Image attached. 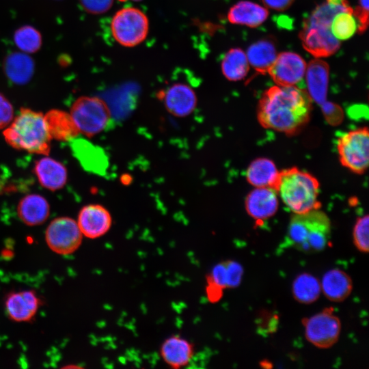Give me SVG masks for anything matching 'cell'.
Wrapping results in <instances>:
<instances>
[{
	"label": "cell",
	"mask_w": 369,
	"mask_h": 369,
	"mask_svg": "<svg viewBox=\"0 0 369 369\" xmlns=\"http://www.w3.org/2000/svg\"><path fill=\"white\" fill-rule=\"evenodd\" d=\"M249 65L256 72L267 73L277 55L276 47L270 40H262L251 44L246 53Z\"/></svg>",
	"instance_id": "d4e9b609"
},
{
	"label": "cell",
	"mask_w": 369,
	"mask_h": 369,
	"mask_svg": "<svg viewBox=\"0 0 369 369\" xmlns=\"http://www.w3.org/2000/svg\"><path fill=\"white\" fill-rule=\"evenodd\" d=\"M288 240L297 249L305 253L323 250L331 236V222L318 209L294 214L288 227Z\"/></svg>",
	"instance_id": "277c9868"
},
{
	"label": "cell",
	"mask_w": 369,
	"mask_h": 369,
	"mask_svg": "<svg viewBox=\"0 0 369 369\" xmlns=\"http://www.w3.org/2000/svg\"><path fill=\"white\" fill-rule=\"evenodd\" d=\"M120 1H128V0H119ZM131 1H142V0H131Z\"/></svg>",
	"instance_id": "8d00e7d4"
},
{
	"label": "cell",
	"mask_w": 369,
	"mask_h": 369,
	"mask_svg": "<svg viewBox=\"0 0 369 369\" xmlns=\"http://www.w3.org/2000/svg\"><path fill=\"white\" fill-rule=\"evenodd\" d=\"M5 75L16 85H25L32 78L35 64L32 58L23 52L9 54L3 62Z\"/></svg>",
	"instance_id": "603a6c76"
},
{
	"label": "cell",
	"mask_w": 369,
	"mask_h": 369,
	"mask_svg": "<svg viewBox=\"0 0 369 369\" xmlns=\"http://www.w3.org/2000/svg\"><path fill=\"white\" fill-rule=\"evenodd\" d=\"M40 305V298L31 290L9 293L5 300V309L9 318L17 323L30 322L33 320Z\"/></svg>",
	"instance_id": "5bb4252c"
},
{
	"label": "cell",
	"mask_w": 369,
	"mask_h": 369,
	"mask_svg": "<svg viewBox=\"0 0 369 369\" xmlns=\"http://www.w3.org/2000/svg\"><path fill=\"white\" fill-rule=\"evenodd\" d=\"M17 214L25 225L39 226L44 223L50 215L49 204L46 198L39 194H28L20 200Z\"/></svg>",
	"instance_id": "44dd1931"
},
{
	"label": "cell",
	"mask_w": 369,
	"mask_h": 369,
	"mask_svg": "<svg viewBox=\"0 0 369 369\" xmlns=\"http://www.w3.org/2000/svg\"><path fill=\"white\" fill-rule=\"evenodd\" d=\"M306 66L299 55L283 52L277 55L267 73L277 85L294 86L304 77Z\"/></svg>",
	"instance_id": "8fae6325"
},
{
	"label": "cell",
	"mask_w": 369,
	"mask_h": 369,
	"mask_svg": "<svg viewBox=\"0 0 369 369\" xmlns=\"http://www.w3.org/2000/svg\"><path fill=\"white\" fill-rule=\"evenodd\" d=\"M264 5L272 10L284 11L287 10L295 0H261Z\"/></svg>",
	"instance_id": "d590c367"
},
{
	"label": "cell",
	"mask_w": 369,
	"mask_h": 369,
	"mask_svg": "<svg viewBox=\"0 0 369 369\" xmlns=\"http://www.w3.org/2000/svg\"><path fill=\"white\" fill-rule=\"evenodd\" d=\"M303 325L306 340L317 348H330L339 340L342 325L331 308L303 319Z\"/></svg>",
	"instance_id": "9c48e42d"
},
{
	"label": "cell",
	"mask_w": 369,
	"mask_h": 369,
	"mask_svg": "<svg viewBox=\"0 0 369 369\" xmlns=\"http://www.w3.org/2000/svg\"><path fill=\"white\" fill-rule=\"evenodd\" d=\"M312 109V98L305 90L294 86H273L262 95L258 119L266 128L293 134L305 125Z\"/></svg>",
	"instance_id": "6da1fadb"
},
{
	"label": "cell",
	"mask_w": 369,
	"mask_h": 369,
	"mask_svg": "<svg viewBox=\"0 0 369 369\" xmlns=\"http://www.w3.org/2000/svg\"><path fill=\"white\" fill-rule=\"evenodd\" d=\"M249 70L246 53L241 49H230L221 61V71L224 77L232 81L244 79Z\"/></svg>",
	"instance_id": "83f0119b"
},
{
	"label": "cell",
	"mask_w": 369,
	"mask_h": 369,
	"mask_svg": "<svg viewBox=\"0 0 369 369\" xmlns=\"http://www.w3.org/2000/svg\"><path fill=\"white\" fill-rule=\"evenodd\" d=\"M368 216L359 217L353 227V241L355 247L361 252L367 254L369 249Z\"/></svg>",
	"instance_id": "4dcf8cb0"
},
{
	"label": "cell",
	"mask_w": 369,
	"mask_h": 369,
	"mask_svg": "<svg viewBox=\"0 0 369 369\" xmlns=\"http://www.w3.org/2000/svg\"><path fill=\"white\" fill-rule=\"evenodd\" d=\"M83 234L77 221L68 217H57L48 225L45 241L54 253L66 256L75 252L81 246Z\"/></svg>",
	"instance_id": "30bf717a"
},
{
	"label": "cell",
	"mask_w": 369,
	"mask_h": 369,
	"mask_svg": "<svg viewBox=\"0 0 369 369\" xmlns=\"http://www.w3.org/2000/svg\"><path fill=\"white\" fill-rule=\"evenodd\" d=\"M357 21L353 13L342 11L337 13L331 23V31L338 40L351 38L357 30Z\"/></svg>",
	"instance_id": "f546056e"
},
{
	"label": "cell",
	"mask_w": 369,
	"mask_h": 369,
	"mask_svg": "<svg viewBox=\"0 0 369 369\" xmlns=\"http://www.w3.org/2000/svg\"><path fill=\"white\" fill-rule=\"evenodd\" d=\"M77 222L83 236L95 239L109 232L112 225V218L105 207L91 204L81 208Z\"/></svg>",
	"instance_id": "4fadbf2b"
},
{
	"label": "cell",
	"mask_w": 369,
	"mask_h": 369,
	"mask_svg": "<svg viewBox=\"0 0 369 369\" xmlns=\"http://www.w3.org/2000/svg\"><path fill=\"white\" fill-rule=\"evenodd\" d=\"M79 133L92 137L105 131L111 122V113L105 101L97 96L77 98L70 113Z\"/></svg>",
	"instance_id": "5b68a950"
},
{
	"label": "cell",
	"mask_w": 369,
	"mask_h": 369,
	"mask_svg": "<svg viewBox=\"0 0 369 369\" xmlns=\"http://www.w3.org/2000/svg\"><path fill=\"white\" fill-rule=\"evenodd\" d=\"M277 208V191L272 187H256L245 200V209L248 215L258 221L273 216Z\"/></svg>",
	"instance_id": "2e32d148"
},
{
	"label": "cell",
	"mask_w": 369,
	"mask_h": 369,
	"mask_svg": "<svg viewBox=\"0 0 369 369\" xmlns=\"http://www.w3.org/2000/svg\"><path fill=\"white\" fill-rule=\"evenodd\" d=\"M68 142L74 156L84 169L99 175L105 174L108 167V159L100 147L77 137Z\"/></svg>",
	"instance_id": "9a60e30c"
},
{
	"label": "cell",
	"mask_w": 369,
	"mask_h": 369,
	"mask_svg": "<svg viewBox=\"0 0 369 369\" xmlns=\"http://www.w3.org/2000/svg\"><path fill=\"white\" fill-rule=\"evenodd\" d=\"M331 21L310 14L299 33L303 48L316 58L332 55L340 46L331 31Z\"/></svg>",
	"instance_id": "52a82bcc"
},
{
	"label": "cell",
	"mask_w": 369,
	"mask_h": 369,
	"mask_svg": "<svg viewBox=\"0 0 369 369\" xmlns=\"http://www.w3.org/2000/svg\"><path fill=\"white\" fill-rule=\"evenodd\" d=\"M274 189L294 214L320 208L318 181L297 167L280 172Z\"/></svg>",
	"instance_id": "3957f363"
},
{
	"label": "cell",
	"mask_w": 369,
	"mask_h": 369,
	"mask_svg": "<svg viewBox=\"0 0 369 369\" xmlns=\"http://www.w3.org/2000/svg\"><path fill=\"white\" fill-rule=\"evenodd\" d=\"M51 139L69 141L79 133L71 115L60 109H51L44 115Z\"/></svg>",
	"instance_id": "7402d4cb"
},
{
	"label": "cell",
	"mask_w": 369,
	"mask_h": 369,
	"mask_svg": "<svg viewBox=\"0 0 369 369\" xmlns=\"http://www.w3.org/2000/svg\"><path fill=\"white\" fill-rule=\"evenodd\" d=\"M160 354L171 368L178 369L187 366L194 356L193 344L179 335L167 338L161 344Z\"/></svg>",
	"instance_id": "e0dca14e"
},
{
	"label": "cell",
	"mask_w": 369,
	"mask_h": 369,
	"mask_svg": "<svg viewBox=\"0 0 369 369\" xmlns=\"http://www.w3.org/2000/svg\"><path fill=\"white\" fill-rule=\"evenodd\" d=\"M321 293L320 282L308 273L298 275L292 284L293 298L299 303L311 304L319 298Z\"/></svg>",
	"instance_id": "4316f807"
},
{
	"label": "cell",
	"mask_w": 369,
	"mask_h": 369,
	"mask_svg": "<svg viewBox=\"0 0 369 369\" xmlns=\"http://www.w3.org/2000/svg\"><path fill=\"white\" fill-rule=\"evenodd\" d=\"M85 11L92 14H101L107 12L113 5V0H79Z\"/></svg>",
	"instance_id": "d6a6232c"
},
{
	"label": "cell",
	"mask_w": 369,
	"mask_h": 369,
	"mask_svg": "<svg viewBox=\"0 0 369 369\" xmlns=\"http://www.w3.org/2000/svg\"><path fill=\"white\" fill-rule=\"evenodd\" d=\"M114 40L121 46L134 47L148 36L149 20L146 14L135 7H124L113 16L110 24Z\"/></svg>",
	"instance_id": "8992f818"
},
{
	"label": "cell",
	"mask_w": 369,
	"mask_h": 369,
	"mask_svg": "<svg viewBox=\"0 0 369 369\" xmlns=\"http://www.w3.org/2000/svg\"><path fill=\"white\" fill-rule=\"evenodd\" d=\"M157 97L163 101L167 111L175 117L184 118L196 108L197 98L193 89L184 83H176L159 91Z\"/></svg>",
	"instance_id": "7c38bea8"
},
{
	"label": "cell",
	"mask_w": 369,
	"mask_h": 369,
	"mask_svg": "<svg viewBox=\"0 0 369 369\" xmlns=\"http://www.w3.org/2000/svg\"><path fill=\"white\" fill-rule=\"evenodd\" d=\"M279 173L272 161L266 158H259L251 163L246 175L248 182L256 187L274 189Z\"/></svg>",
	"instance_id": "484cf974"
},
{
	"label": "cell",
	"mask_w": 369,
	"mask_h": 369,
	"mask_svg": "<svg viewBox=\"0 0 369 369\" xmlns=\"http://www.w3.org/2000/svg\"><path fill=\"white\" fill-rule=\"evenodd\" d=\"M33 172L40 184L51 191L63 188L67 182L66 167L59 161L48 156L36 161Z\"/></svg>",
	"instance_id": "ac0fdd59"
},
{
	"label": "cell",
	"mask_w": 369,
	"mask_h": 369,
	"mask_svg": "<svg viewBox=\"0 0 369 369\" xmlns=\"http://www.w3.org/2000/svg\"><path fill=\"white\" fill-rule=\"evenodd\" d=\"M353 15L357 20V32L363 33L368 25V0H359L358 5L353 9Z\"/></svg>",
	"instance_id": "836d02e7"
},
{
	"label": "cell",
	"mask_w": 369,
	"mask_h": 369,
	"mask_svg": "<svg viewBox=\"0 0 369 369\" xmlns=\"http://www.w3.org/2000/svg\"><path fill=\"white\" fill-rule=\"evenodd\" d=\"M340 161L344 167L357 174L364 173L369 161V133L366 127L342 133L337 140Z\"/></svg>",
	"instance_id": "ba28073f"
},
{
	"label": "cell",
	"mask_w": 369,
	"mask_h": 369,
	"mask_svg": "<svg viewBox=\"0 0 369 369\" xmlns=\"http://www.w3.org/2000/svg\"><path fill=\"white\" fill-rule=\"evenodd\" d=\"M320 282L321 292L332 302L346 299L353 290V281L349 275L340 269H332L323 275Z\"/></svg>",
	"instance_id": "ffe728a7"
},
{
	"label": "cell",
	"mask_w": 369,
	"mask_h": 369,
	"mask_svg": "<svg viewBox=\"0 0 369 369\" xmlns=\"http://www.w3.org/2000/svg\"><path fill=\"white\" fill-rule=\"evenodd\" d=\"M14 42L21 52L33 53L42 46V36L39 31L31 25H23L14 33Z\"/></svg>",
	"instance_id": "f1b7e54d"
},
{
	"label": "cell",
	"mask_w": 369,
	"mask_h": 369,
	"mask_svg": "<svg viewBox=\"0 0 369 369\" xmlns=\"http://www.w3.org/2000/svg\"><path fill=\"white\" fill-rule=\"evenodd\" d=\"M3 137L12 148L29 153L48 155L51 137L43 113L28 108H22L10 126L3 131Z\"/></svg>",
	"instance_id": "7a4b0ae2"
},
{
	"label": "cell",
	"mask_w": 369,
	"mask_h": 369,
	"mask_svg": "<svg viewBox=\"0 0 369 369\" xmlns=\"http://www.w3.org/2000/svg\"><path fill=\"white\" fill-rule=\"evenodd\" d=\"M13 119V107L10 102L0 93V129L7 127Z\"/></svg>",
	"instance_id": "e575fe53"
},
{
	"label": "cell",
	"mask_w": 369,
	"mask_h": 369,
	"mask_svg": "<svg viewBox=\"0 0 369 369\" xmlns=\"http://www.w3.org/2000/svg\"><path fill=\"white\" fill-rule=\"evenodd\" d=\"M266 8L257 3L243 1L234 5L228 13V20L232 24L256 27L267 18Z\"/></svg>",
	"instance_id": "cb8c5ba5"
},
{
	"label": "cell",
	"mask_w": 369,
	"mask_h": 369,
	"mask_svg": "<svg viewBox=\"0 0 369 369\" xmlns=\"http://www.w3.org/2000/svg\"><path fill=\"white\" fill-rule=\"evenodd\" d=\"M329 67L327 62L318 58L311 60L306 66L305 77L308 93L312 100L318 104L325 102Z\"/></svg>",
	"instance_id": "d6986e66"
},
{
	"label": "cell",
	"mask_w": 369,
	"mask_h": 369,
	"mask_svg": "<svg viewBox=\"0 0 369 369\" xmlns=\"http://www.w3.org/2000/svg\"><path fill=\"white\" fill-rule=\"evenodd\" d=\"M227 275L228 288H236L239 286L241 282L243 268L236 261L227 260L224 261Z\"/></svg>",
	"instance_id": "1f68e13d"
}]
</instances>
